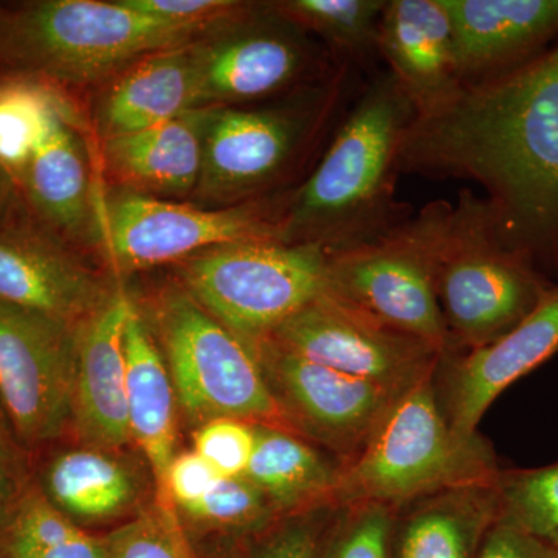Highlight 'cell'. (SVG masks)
I'll return each instance as SVG.
<instances>
[{
    "label": "cell",
    "mask_w": 558,
    "mask_h": 558,
    "mask_svg": "<svg viewBox=\"0 0 558 558\" xmlns=\"http://www.w3.org/2000/svg\"><path fill=\"white\" fill-rule=\"evenodd\" d=\"M156 329L179 409L190 422L201 427L230 417L296 433L271 395L252 347L185 289L161 293Z\"/></svg>",
    "instance_id": "cell-7"
},
{
    "label": "cell",
    "mask_w": 558,
    "mask_h": 558,
    "mask_svg": "<svg viewBox=\"0 0 558 558\" xmlns=\"http://www.w3.org/2000/svg\"><path fill=\"white\" fill-rule=\"evenodd\" d=\"M450 209V202H429L380 240L329 253L328 292L449 354L435 278Z\"/></svg>",
    "instance_id": "cell-8"
},
{
    "label": "cell",
    "mask_w": 558,
    "mask_h": 558,
    "mask_svg": "<svg viewBox=\"0 0 558 558\" xmlns=\"http://www.w3.org/2000/svg\"><path fill=\"white\" fill-rule=\"evenodd\" d=\"M215 109H191L159 126L106 140L109 171L131 191L146 196L196 193Z\"/></svg>",
    "instance_id": "cell-22"
},
{
    "label": "cell",
    "mask_w": 558,
    "mask_h": 558,
    "mask_svg": "<svg viewBox=\"0 0 558 558\" xmlns=\"http://www.w3.org/2000/svg\"><path fill=\"white\" fill-rule=\"evenodd\" d=\"M398 508L379 502L337 506L322 558H395Z\"/></svg>",
    "instance_id": "cell-32"
},
{
    "label": "cell",
    "mask_w": 558,
    "mask_h": 558,
    "mask_svg": "<svg viewBox=\"0 0 558 558\" xmlns=\"http://www.w3.org/2000/svg\"><path fill=\"white\" fill-rule=\"evenodd\" d=\"M343 472L340 459L288 429L256 424V444L245 478L281 517L330 505Z\"/></svg>",
    "instance_id": "cell-25"
},
{
    "label": "cell",
    "mask_w": 558,
    "mask_h": 558,
    "mask_svg": "<svg viewBox=\"0 0 558 558\" xmlns=\"http://www.w3.org/2000/svg\"><path fill=\"white\" fill-rule=\"evenodd\" d=\"M17 488L11 480V470L9 454H7L5 444H3L2 435H0V510L17 494Z\"/></svg>",
    "instance_id": "cell-39"
},
{
    "label": "cell",
    "mask_w": 558,
    "mask_h": 558,
    "mask_svg": "<svg viewBox=\"0 0 558 558\" xmlns=\"http://www.w3.org/2000/svg\"><path fill=\"white\" fill-rule=\"evenodd\" d=\"M186 558H194L193 557V553H191V550L189 549V553H186Z\"/></svg>",
    "instance_id": "cell-41"
},
{
    "label": "cell",
    "mask_w": 558,
    "mask_h": 558,
    "mask_svg": "<svg viewBox=\"0 0 558 558\" xmlns=\"http://www.w3.org/2000/svg\"><path fill=\"white\" fill-rule=\"evenodd\" d=\"M220 480L222 476L201 454L186 451L172 459L161 494L170 495L171 501L180 509L199 501Z\"/></svg>",
    "instance_id": "cell-37"
},
{
    "label": "cell",
    "mask_w": 558,
    "mask_h": 558,
    "mask_svg": "<svg viewBox=\"0 0 558 558\" xmlns=\"http://www.w3.org/2000/svg\"><path fill=\"white\" fill-rule=\"evenodd\" d=\"M97 275L38 230L0 227V301L78 326L112 296Z\"/></svg>",
    "instance_id": "cell-19"
},
{
    "label": "cell",
    "mask_w": 558,
    "mask_h": 558,
    "mask_svg": "<svg viewBox=\"0 0 558 558\" xmlns=\"http://www.w3.org/2000/svg\"><path fill=\"white\" fill-rule=\"evenodd\" d=\"M379 51L417 120L439 116L464 92L442 0H389L380 22Z\"/></svg>",
    "instance_id": "cell-18"
},
{
    "label": "cell",
    "mask_w": 558,
    "mask_h": 558,
    "mask_svg": "<svg viewBox=\"0 0 558 558\" xmlns=\"http://www.w3.org/2000/svg\"><path fill=\"white\" fill-rule=\"evenodd\" d=\"M105 558H186L189 546L171 512L149 510L101 538Z\"/></svg>",
    "instance_id": "cell-33"
},
{
    "label": "cell",
    "mask_w": 558,
    "mask_h": 558,
    "mask_svg": "<svg viewBox=\"0 0 558 558\" xmlns=\"http://www.w3.org/2000/svg\"><path fill=\"white\" fill-rule=\"evenodd\" d=\"M153 20L199 33L222 32L255 9L256 3L233 0H121Z\"/></svg>",
    "instance_id": "cell-36"
},
{
    "label": "cell",
    "mask_w": 558,
    "mask_h": 558,
    "mask_svg": "<svg viewBox=\"0 0 558 558\" xmlns=\"http://www.w3.org/2000/svg\"><path fill=\"white\" fill-rule=\"evenodd\" d=\"M201 51L197 43L154 51L120 72L98 105L105 142L202 108Z\"/></svg>",
    "instance_id": "cell-20"
},
{
    "label": "cell",
    "mask_w": 558,
    "mask_h": 558,
    "mask_svg": "<svg viewBox=\"0 0 558 558\" xmlns=\"http://www.w3.org/2000/svg\"><path fill=\"white\" fill-rule=\"evenodd\" d=\"M464 89L506 75L558 38V0H442Z\"/></svg>",
    "instance_id": "cell-16"
},
{
    "label": "cell",
    "mask_w": 558,
    "mask_h": 558,
    "mask_svg": "<svg viewBox=\"0 0 558 558\" xmlns=\"http://www.w3.org/2000/svg\"><path fill=\"white\" fill-rule=\"evenodd\" d=\"M76 326L0 301V402L25 446L72 424Z\"/></svg>",
    "instance_id": "cell-13"
},
{
    "label": "cell",
    "mask_w": 558,
    "mask_h": 558,
    "mask_svg": "<svg viewBox=\"0 0 558 558\" xmlns=\"http://www.w3.org/2000/svg\"><path fill=\"white\" fill-rule=\"evenodd\" d=\"M75 119L64 98L14 182L40 222L68 238L81 236L94 218L87 150Z\"/></svg>",
    "instance_id": "cell-21"
},
{
    "label": "cell",
    "mask_w": 558,
    "mask_h": 558,
    "mask_svg": "<svg viewBox=\"0 0 558 558\" xmlns=\"http://www.w3.org/2000/svg\"><path fill=\"white\" fill-rule=\"evenodd\" d=\"M558 352V284L505 337L465 352L442 355L435 373L440 409L450 427L475 435L495 399Z\"/></svg>",
    "instance_id": "cell-15"
},
{
    "label": "cell",
    "mask_w": 558,
    "mask_h": 558,
    "mask_svg": "<svg viewBox=\"0 0 558 558\" xmlns=\"http://www.w3.org/2000/svg\"><path fill=\"white\" fill-rule=\"evenodd\" d=\"M64 95L32 76H0V168L16 182Z\"/></svg>",
    "instance_id": "cell-29"
},
{
    "label": "cell",
    "mask_w": 558,
    "mask_h": 558,
    "mask_svg": "<svg viewBox=\"0 0 558 558\" xmlns=\"http://www.w3.org/2000/svg\"><path fill=\"white\" fill-rule=\"evenodd\" d=\"M290 194L205 209L121 191L105 201L98 226L120 270L149 269L233 242L282 241Z\"/></svg>",
    "instance_id": "cell-10"
},
{
    "label": "cell",
    "mask_w": 558,
    "mask_h": 558,
    "mask_svg": "<svg viewBox=\"0 0 558 558\" xmlns=\"http://www.w3.org/2000/svg\"><path fill=\"white\" fill-rule=\"evenodd\" d=\"M501 470L483 436L450 427L433 374L396 400L362 453L344 465L330 506L400 508L449 488L495 483Z\"/></svg>",
    "instance_id": "cell-4"
},
{
    "label": "cell",
    "mask_w": 558,
    "mask_h": 558,
    "mask_svg": "<svg viewBox=\"0 0 558 558\" xmlns=\"http://www.w3.org/2000/svg\"><path fill=\"white\" fill-rule=\"evenodd\" d=\"M498 520L558 550V462L502 469L497 481Z\"/></svg>",
    "instance_id": "cell-30"
},
{
    "label": "cell",
    "mask_w": 558,
    "mask_h": 558,
    "mask_svg": "<svg viewBox=\"0 0 558 558\" xmlns=\"http://www.w3.org/2000/svg\"><path fill=\"white\" fill-rule=\"evenodd\" d=\"M476 558H558V550L527 532L497 520L484 535Z\"/></svg>",
    "instance_id": "cell-38"
},
{
    "label": "cell",
    "mask_w": 558,
    "mask_h": 558,
    "mask_svg": "<svg viewBox=\"0 0 558 558\" xmlns=\"http://www.w3.org/2000/svg\"><path fill=\"white\" fill-rule=\"evenodd\" d=\"M255 444L256 424L240 418H213L194 433V451L222 478L245 475Z\"/></svg>",
    "instance_id": "cell-35"
},
{
    "label": "cell",
    "mask_w": 558,
    "mask_h": 558,
    "mask_svg": "<svg viewBox=\"0 0 558 558\" xmlns=\"http://www.w3.org/2000/svg\"><path fill=\"white\" fill-rule=\"evenodd\" d=\"M352 72L340 62L317 86L270 108H216L196 193L227 207L270 196L267 191L336 120L351 92Z\"/></svg>",
    "instance_id": "cell-6"
},
{
    "label": "cell",
    "mask_w": 558,
    "mask_h": 558,
    "mask_svg": "<svg viewBox=\"0 0 558 558\" xmlns=\"http://www.w3.org/2000/svg\"><path fill=\"white\" fill-rule=\"evenodd\" d=\"M336 506L325 505L282 517L256 535L248 558H322Z\"/></svg>",
    "instance_id": "cell-34"
},
{
    "label": "cell",
    "mask_w": 558,
    "mask_h": 558,
    "mask_svg": "<svg viewBox=\"0 0 558 558\" xmlns=\"http://www.w3.org/2000/svg\"><path fill=\"white\" fill-rule=\"evenodd\" d=\"M39 488L69 519L89 523L121 515L137 498L131 470L90 447L51 459Z\"/></svg>",
    "instance_id": "cell-26"
},
{
    "label": "cell",
    "mask_w": 558,
    "mask_h": 558,
    "mask_svg": "<svg viewBox=\"0 0 558 558\" xmlns=\"http://www.w3.org/2000/svg\"><path fill=\"white\" fill-rule=\"evenodd\" d=\"M400 170L478 183L502 241L558 278V44L416 120Z\"/></svg>",
    "instance_id": "cell-1"
},
{
    "label": "cell",
    "mask_w": 558,
    "mask_h": 558,
    "mask_svg": "<svg viewBox=\"0 0 558 558\" xmlns=\"http://www.w3.org/2000/svg\"><path fill=\"white\" fill-rule=\"evenodd\" d=\"M0 558H105L101 539L81 531L39 487H22L0 510Z\"/></svg>",
    "instance_id": "cell-27"
},
{
    "label": "cell",
    "mask_w": 558,
    "mask_h": 558,
    "mask_svg": "<svg viewBox=\"0 0 558 558\" xmlns=\"http://www.w3.org/2000/svg\"><path fill=\"white\" fill-rule=\"evenodd\" d=\"M417 112L385 70L366 84L310 178L292 190L282 242L328 253L380 240L405 222L396 201L400 157Z\"/></svg>",
    "instance_id": "cell-2"
},
{
    "label": "cell",
    "mask_w": 558,
    "mask_h": 558,
    "mask_svg": "<svg viewBox=\"0 0 558 558\" xmlns=\"http://www.w3.org/2000/svg\"><path fill=\"white\" fill-rule=\"evenodd\" d=\"M247 343L293 429L343 468L362 453L402 396L301 357L269 337Z\"/></svg>",
    "instance_id": "cell-11"
},
{
    "label": "cell",
    "mask_w": 558,
    "mask_h": 558,
    "mask_svg": "<svg viewBox=\"0 0 558 558\" xmlns=\"http://www.w3.org/2000/svg\"><path fill=\"white\" fill-rule=\"evenodd\" d=\"M126 409L131 440L149 461L160 494L178 447V395L148 323L132 304L124 326Z\"/></svg>",
    "instance_id": "cell-23"
},
{
    "label": "cell",
    "mask_w": 558,
    "mask_h": 558,
    "mask_svg": "<svg viewBox=\"0 0 558 558\" xmlns=\"http://www.w3.org/2000/svg\"><path fill=\"white\" fill-rule=\"evenodd\" d=\"M329 253L314 244L245 241L183 260V289L242 340L269 337L328 290Z\"/></svg>",
    "instance_id": "cell-9"
},
{
    "label": "cell",
    "mask_w": 558,
    "mask_h": 558,
    "mask_svg": "<svg viewBox=\"0 0 558 558\" xmlns=\"http://www.w3.org/2000/svg\"><path fill=\"white\" fill-rule=\"evenodd\" d=\"M303 32L271 3L256 5L211 46H202V108L263 100L300 83L315 64Z\"/></svg>",
    "instance_id": "cell-14"
},
{
    "label": "cell",
    "mask_w": 558,
    "mask_h": 558,
    "mask_svg": "<svg viewBox=\"0 0 558 558\" xmlns=\"http://www.w3.org/2000/svg\"><path fill=\"white\" fill-rule=\"evenodd\" d=\"M199 35L145 16L121 0L0 3V69L54 86L94 83Z\"/></svg>",
    "instance_id": "cell-3"
},
{
    "label": "cell",
    "mask_w": 558,
    "mask_h": 558,
    "mask_svg": "<svg viewBox=\"0 0 558 558\" xmlns=\"http://www.w3.org/2000/svg\"><path fill=\"white\" fill-rule=\"evenodd\" d=\"M179 510L191 523L242 537H256L282 519L266 495L245 476L220 480L199 501Z\"/></svg>",
    "instance_id": "cell-31"
},
{
    "label": "cell",
    "mask_w": 558,
    "mask_h": 558,
    "mask_svg": "<svg viewBox=\"0 0 558 558\" xmlns=\"http://www.w3.org/2000/svg\"><path fill=\"white\" fill-rule=\"evenodd\" d=\"M14 193L16 190H14L13 183L5 171L0 168V227L5 226V216L9 215Z\"/></svg>",
    "instance_id": "cell-40"
},
{
    "label": "cell",
    "mask_w": 558,
    "mask_h": 558,
    "mask_svg": "<svg viewBox=\"0 0 558 558\" xmlns=\"http://www.w3.org/2000/svg\"><path fill=\"white\" fill-rule=\"evenodd\" d=\"M557 284L502 241L484 197L470 190L459 193L444 230L435 278L451 341L449 354L501 339Z\"/></svg>",
    "instance_id": "cell-5"
},
{
    "label": "cell",
    "mask_w": 558,
    "mask_h": 558,
    "mask_svg": "<svg viewBox=\"0 0 558 558\" xmlns=\"http://www.w3.org/2000/svg\"><path fill=\"white\" fill-rule=\"evenodd\" d=\"M274 7L303 31L322 36L341 64L368 69L380 58L385 0H288Z\"/></svg>",
    "instance_id": "cell-28"
},
{
    "label": "cell",
    "mask_w": 558,
    "mask_h": 558,
    "mask_svg": "<svg viewBox=\"0 0 558 558\" xmlns=\"http://www.w3.org/2000/svg\"><path fill=\"white\" fill-rule=\"evenodd\" d=\"M497 481L400 506L395 558H476L484 535L498 520Z\"/></svg>",
    "instance_id": "cell-24"
},
{
    "label": "cell",
    "mask_w": 558,
    "mask_h": 558,
    "mask_svg": "<svg viewBox=\"0 0 558 558\" xmlns=\"http://www.w3.org/2000/svg\"><path fill=\"white\" fill-rule=\"evenodd\" d=\"M131 307L126 293L117 290L76 326L72 424L90 449L119 450L131 442L124 354Z\"/></svg>",
    "instance_id": "cell-17"
},
{
    "label": "cell",
    "mask_w": 558,
    "mask_h": 558,
    "mask_svg": "<svg viewBox=\"0 0 558 558\" xmlns=\"http://www.w3.org/2000/svg\"><path fill=\"white\" fill-rule=\"evenodd\" d=\"M301 357L403 395L433 376L442 355L326 290L270 333Z\"/></svg>",
    "instance_id": "cell-12"
}]
</instances>
